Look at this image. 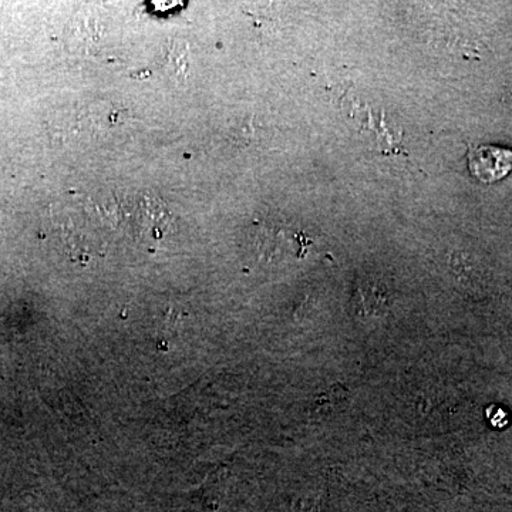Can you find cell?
<instances>
[{"mask_svg":"<svg viewBox=\"0 0 512 512\" xmlns=\"http://www.w3.org/2000/svg\"><path fill=\"white\" fill-rule=\"evenodd\" d=\"M471 173L484 183H495L512 170V150L494 146L473 148L468 154Z\"/></svg>","mask_w":512,"mask_h":512,"instance_id":"cell-1","label":"cell"},{"mask_svg":"<svg viewBox=\"0 0 512 512\" xmlns=\"http://www.w3.org/2000/svg\"><path fill=\"white\" fill-rule=\"evenodd\" d=\"M188 47L180 40H170L164 49V67L170 76L175 77L177 80H183L188 76V67H190V60H188Z\"/></svg>","mask_w":512,"mask_h":512,"instance_id":"cell-2","label":"cell"}]
</instances>
